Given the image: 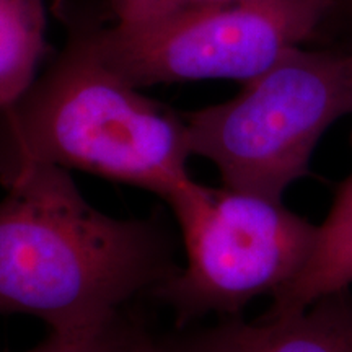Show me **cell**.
Returning <instances> with one entry per match:
<instances>
[{
    "mask_svg": "<svg viewBox=\"0 0 352 352\" xmlns=\"http://www.w3.org/2000/svg\"><path fill=\"white\" fill-rule=\"evenodd\" d=\"M7 189L0 202V316H33L51 333H98L121 323L132 298L178 270L164 227L100 212L67 170L33 166Z\"/></svg>",
    "mask_w": 352,
    "mask_h": 352,
    "instance_id": "6da1fadb",
    "label": "cell"
},
{
    "mask_svg": "<svg viewBox=\"0 0 352 352\" xmlns=\"http://www.w3.org/2000/svg\"><path fill=\"white\" fill-rule=\"evenodd\" d=\"M183 114L140 94L101 60L85 30L0 111V183L39 165L80 170L165 201L195 179Z\"/></svg>",
    "mask_w": 352,
    "mask_h": 352,
    "instance_id": "7a4b0ae2",
    "label": "cell"
},
{
    "mask_svg": "<svg viewBox=\"0 0 352 352\" xmlns=\"http://www.w3.org/2000/svg\"><path fill=\"white\" fill-rule=\"evenodd\" d=\"M352 114V51L294 47L243 82L239 95L184 113L191 155L217 166L235 191L283 201L310 175L321 135Z\"/></svg>",
    "mask_w": 352,
    "mask_h": 352,
    "instance_id": "3957f363",
    "label": "cell"
},
{
    "mask_svg": "<svg viewBox=\"0 0 352 352\" xmlns=\"http://www.w3.org/2000/svg\"><path fill=\"white\" fill-rule=\"evenodd\" d=\"M166 202L186 264L153 292L182 323L236 316L254 298H272L300 272L315 240L316 226L270 197L192 182Z\"/></svg>",
    "mask_w": 352,
    "mask_h": 352,
    "instance_id": "277c9868",
    "label": "cell"
},
{
    "mask_svg": "<svg viewBox=\"0 0 352 352\" xmlns=\"http://www.w3.org/2000/svg\"><path fill=\"white\" fill-rule=\"evenodd\" d=\"M340 0H233L139 26L85 28L104 64L131 85L246 82L305 46Z\"/></svg>",
    "mask_w": 352,
    "mask_h": 352,
    "instance_id": "5b68a950",
    "label": "cell"
},
{
    "mask_svg": "<svg viewBox=\"0 0 352 352\" xmlns=\"http://www.w3.org/2000/svg\"><path fill=\"white\" fill-rule=\"evenodd\" d=\"M182 352H352V287L316 298L296 315L228 316L191 336Z\"/></svg>",
    "mask_w": 352,
    "mask_h": 352,
    "instance_id": "8992f818",
    "label": "cell"
},
{
    "mask_svg": "<svg viewBox=\"0 0 352 352\" xmlns=\"http://www.w3.org/2000/svg\"><path fill=\"white\" fill-rule=\"evenodd\" d=\"M352 287V175L338 189L328 217L316 233L310 254L287 287L271 298L263 316L296 315L316 298Z\"/></svg>",
    "mask_w": 352,
    "mask_h": 352,
    "instance_id": "52a82bcc",
    "label": "cell"
},
{
    "mask_svg": "<svg viewBox=\"0 0 352 352\" xmlns=\"http://www.w3.org/2000/svg\"><path fill=\"white\" fill-rule=\"evenodd\" d=\"M46 0H0V111L32 87L47 51Z\"/></svg>",
    "mask_w": 352,
    "mask_h": 352,
    "instance_id": "ba28073f",
    "label": "cell"
},
{
    "mask_svg": "<svg viewBox=\"0 0 352 352\" xmlns=\"http://www.w3.org/2000/svg\"><path fill=\"white\" fill-rule=\"evenodd\" d=\"M114 26H139L168 19L191 8L233 0H107Z\"/></svg>",
    "mask_w": 352,
    "mask_h": 352,
    "instance_id": "9c48e42d",
    "label": "cell"
},
{
    "mask_svg": "<svg viewBox=\"0 0 352 352\" xmlns=\"http://www.w3.org/2000/svg\"><path fill=\"white\" fill-rule=\"evenodd\" d=\"M127 328L124 321L98 333L59 334L51 333L46 341L26 352H120Z\"/></svg>",
    "mask_w": 352,
    "mask_h": 352,
    "instance_id": "30bf717a",
    "label": "cell"
},
{
    "mask_svg": "<svg viewBox=\"0 0 352 352\" xmlns=\"http://www.w3.org/2000/svg\"><path fill=\"white\" fill-rule=\"evenodd\" d=\"M120 352H182L179 347H168L160 342L151 340L138 329H127L124 342H122Z\"/></svg>",
    "mask_w": 352,
    "mask_h": 352,
    "instance_id": "8fae6325",
    "label": "cell"
}]
</instances>
